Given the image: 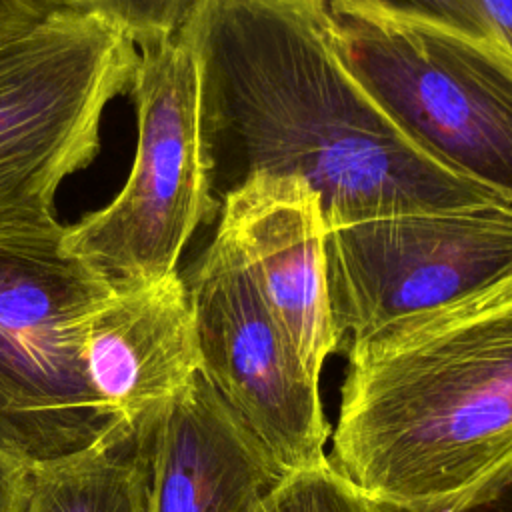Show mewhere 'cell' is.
Listing matches in <instances>:
<instances>
[{
  "instance_id": "16",
  "label": "cell",
  "mask_w": 512,
  "mask_h": 512,
  "mask_svg": "<svg viewBox=\"0 0 512 512\" xmlns=\"http://www.w3.org/2000/svg\"><path fill=\"white\" fill-rule=\"evenodd\" d=\"M376 2L392 12L422 18V20H432V22L456 28L468 36L488 40L482 26L470 16V12L458 0H376Z\"/></svg>"
},
{
  "instance_id": "5",
  "label": "cell",
  "mask_w": 512,
  "mask_h": 512,
  "mask_svg": "<svg viewBox=\"0 0 512 512\" xmlns=\"http://www.w3.org/2000/svg\"><path fill=\"white\" fill-rule=\"evenodd\" d=\"M138 48L92 10L60 12L0 48V230L58 222L64 180L100 152Z\"/></svg>"
},
{
  "instance_id": "9",
  "label": "cell",
  "mask_w": 512,
  "mask_h": 512,
  "mask_svg": "<svg viewBox=\"0 0 512 512\" xmlns=\"http://www.w3.org/2000/svg\"><path fill=\"white\" fill-rule=\"evenodd\" d=\"M218 232L238 250L304 368L320 380L340 348L326 292V222L318 194L296 176L254 174L218 212Z\"/></svg>"
},
{
  "instance_id": "4",
  "label": "cell",
  "mask_w": 512,
  "mask_h": 512,
  "mask_svg": "<svg viewBox=\"0 0 512 512\" xmlns=\"http://www.w3.org/2000/svg\"><path fill=\"white\" fill-rule=\"evenodd\" d=\"M352 72L430 156L512 200V58L376 0H326Z\"/></svg>"
},
{
  "instance_id": "17",
  "label": "cell",
  "mask_w": 512,
  "mask_h": 512,
  "mask_svg": "<svg viewBox=\"0 0 512 512\" xmlns=\"http://www.w3.org/2000/svg\"><path fill=\"white\" fill-rule=\"evenodd\" d=\"M488 40L512 58V0H458Z\"/></svg>"
},
{
  "instance_id": "7",
  "label": "cell",
  "mask_w": 512,
  "mask_h": 512,
  "mask_svg": "<svg viewBox=\"0 0 512 512\" xmlns=\"http://www.w3.org/2000/svg\"><path fill=\"white\" fill-rule=\"evenodd\" d=\"M130 96L136 152L120 192L66 224L68 254L112 284L178 272L180 256L220 206L214 202L200 122V70L178 38L138 48Z\"/></svg>"
},
{
  "instance_id": "6",
  "label": "cell",
  "mask_w": 512,
  "mask_h": 512,
  "mask_svg": "<svg viewBox=\"0 0 512 512\" xmlns=\"http://www.w3.org/2000/svg\"><path fill=\"white\" fill-rule=\"evenodd\" d=\"M340 344H360L512 294V204L368 218L326 230Z\"/></svg>"
},
{
  "instance_id": "18",
  "label": "cell",
  "mask_w": 512,
  "mask_h": 512,
  "mask_svg": "<svg viewBox=\"0 0 512 512\" xmlns=\"http://www.w3.org/2000/svg\"><path fill=\"white\" fill-rule=\"evenodd\" d=\"M28 466L0 452V512H26Z\"/></svg>"
},
{
  "instance_id": "19",
  "label": "cell",
  "mask_w": 512,
  "mask_h": 512,
  "mask_svg": "<svg viewBox=\"0 0 512 512\" xmlns=\"http://www.w3.org/2000/svg\"><path fill=\"white\" fill-rule=\"evenodd\" d=\"M376 512H406L376 504ZM448 512H512V468L466 504Z\"/></svg>"
},
{
  "instance_id": "2",
  "label": "cell",
  "mask_w": 512,
  "mask_h": 512,
  "mask_svg": "<svg viewBox=\"0 0 512 512\" xmlns=\"http://www.w3.org/2000/svg\"><path fill=\"white\" fill-rule=\"evenodd\" d=\"M332 466L374 504L448 512L512 468V294L348 344Z\"/></svg>"
},
{
  "instance_id": "11",
  "label": "cell",
  "mask_w": 512,
  "mask_h": 512,
  "mask_svg": "<svg viewBox=\"0 0 512 512\" xmlns=\"http://www.w3.org/2000/svg\"><path fill=\"white\" fill-rule=\"evenodd\" d=\"M284 474L198 370L152 426L148 512H254Z\"/></svg>"
},
{
  "instance_id": "3",
  "label": "cell",
  "mask_w": 512,
  "mask_h": 512,
  "mask_svg": "<svg viewBox=\"0 0 512 512\" xmlns=\"http://www.w3.org/2000/svg\"><path fill=\"white\" fill-rule=\"evenodd\" d=\"M66 224L0 230V452L34 466L120 424L90 384L84 346L114 284L66 252Z\"/></svg>"
},
{
  "instance_id": "1",
  "label": "cell",
  "mask_w": 512,
  "mask_h": 512,
  "mask_svg": "<svg viewBox=\"0 0 512 512\" xmlns=\"http://www.w3.org/2000/svg\"><path fill=\"white\" fill-rule=\"evenodd\" d=\"M176 36L198 60L218 206L254 174L304 180L320 198L326 230L512 204L396 124L342 56L326 0H198Z\"/></svg>"
},
{
  "instance_id": "10",
  "label": "cell",
  "mask_w": 512,
  "mask_h": 512,
  "mask_svg": "<svg viewBox=\"0 0 512 512\" xmlns=\"http://www.w3.org/2000/svg\"><path fill=\"white\" fill-rule=\"evenodd\" d=\"M84 358L104 408L132 428L152 426L200 370L184 276L114 284L90 318Z\"/></svg>"
},
{
  "instance_id": "15",
  "label": "cell",
  "mask_w": 512,
  "mask_h": 512,
  "mask_svg": "<svg viewBox=\"0 0 512 512\" xmlns=\"http://www.w3.org/2000/svg\"><path fill=\"white\" fill-rule=\"evenodd\" d=\"M70 10H90L88 0H0V48Z\"/></svg>"
},
{
  "instance_id": "13",
  "label": "cell",
  "mask_w": 512,
  "mask_h": 512,
  "mask_svg": "<svg viewBox=\"0 0 512 512\" xmlns=\"http://www.w3.org/2000/svg\"><path fill=\"white\" fill-rule=\"evenodd\" d=\"M254 512H376V504L326 458L286 472L262 496Z\"/></svg>"
},
{
  "instance_id": "14",
  "label": "cell",
  "mask_w": 512,
  "mask_h": 512,
  "mask_svg": "<svg viewBox=\"0 0 512 512\" xmlns=\"http://www.w3.org/2000/svg\"><path fill=\"white\" fill-rule=\"evenodd\" d=\"M198 0H88V8L118 28L136 48L174 38Z\"/></svg>"
},
{
  "instance_id": "8",
  "label": "cell",
  "mask_w": 512,
  "mask_h": 512,
  "mask_svg": "<svg viewBox=\"0 0 512 512\" xmlns=\"http://www.w3.org/2000/svg\"><path fill=\"white\" fill-rule=\"evenodd\" d=\"M182 276L202 376L284 472L326 460L320 380L300 362L232 242L216 230Z\"/></svg>"
},
{
  "instance_id": "12",
  "label": "cell",
  "mask_w": 512,
  "mask_h": 512,
  "mask_svg": "<svg viewBox=\"0 0 512 512\" xmlns=\"http://www.w3.org/2000/svg\"><path fill=\"white\" fill-rule=\"evenodd\" d=\"M152 426L120 422L84 450L28 466L26 512H148Z\"/></svg>"
}]
</instances>
